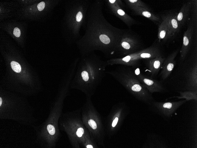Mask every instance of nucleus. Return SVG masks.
Masks as SVG:
<instances>
[{
  "instance_id": "f257e3e1",
  "label": "nucleus",
  "mask_w": 197,
  "mask_h": 148,
  "mask_svg": "<svg viewBox=\"0 0 197 148\" xmlns=\"http://www.w3.org/2000/svg\"><path fill=\"white\" fill-rule=\"evenodd\" d=\"M122 84L135 98L149 105L155 101L151 94L142 85L131 69L120 67L106 72Z\"/></svg>"
},
{
  "instance_id": "f03ea898",
  "label": "nucleus",
  "mask_w": 197,
  "mask_h": 148,
  "mask_svg": "<svg viewBox=\"0 0 197 148\" xmlns=\"http://www.w3.org/2000/svg\"><path fill=\"white\" fill-rule=\"evenodd\" d=\"M105 67L99 62L86 61L75 70L73 82L81 84L86 93L91 95L105 76Z\"/></svg>"
},
{
  "instance_id": "7ed1b4c3",
  "label": "nucleus",
  "mask_w": 197,
  "mask_h": 148,
  "mask_svg": "<svg viewBox=\"0 0 197 148\" xmlns=\"http://www.w3.org/2000/svg\"><path fill=\"white\" fill-rule=\"evenodd\" d=\"M162 55L158 46L155 45L145 50L127 56L121 59L112 60L109 62L111 64H121L134 66L136 65L139 59L153 58Z\"/></svg>"
},
{
  "instance_id": "20e7f679",
  "label": "nucleus",
  "mask_w": 197,
  "mask_h": 148,
  "mask_svg": "<svg viewBox=\"0 0 197 148\" xmlns=\"http://www.w3.org/2000/svg\"><path fill=\"white\" fill-rule=\"evenodd\" d=\"M129 110L127 105L123 102L118 103L113 106L109 121V130L111 134H115L119 130Z\"/></svg>"
},
{
  "instance_id": "39448f33",
  "label": "nucleus",
  "mask_w": 197,
  "mask_h": 148,
  "mask_svg": "<svg viewBox=\"0 0 197 148\" xmlns=\"http://www.w3.org/2000/svg\"><path fill=\"white\" fill-rule=\"evenodd\" d=\"M186 101L185 100L175 102H159L154 101L149 106L153 112L165 119H168Z\"/></svg>"
},
{
  "instance_id": "423d86ee",
  "label": "nucleus",
  "mask_w": 197,
  "mask_h": 148,
  "mask_svg": "<svg viewBox=\"0 0 197 148\" xmlns=\"http://www.w3.org/2000/svg\"><path fill=\"white\" fill-rule=\"evenodd\" d=\"M136 74L140 82L151 94L156 92L163 93L165 91L162 84L153 78L140 72Z\"/></svg>"
},
{
  "instance_id": "0eeeda50",
  "label": "nucleus",
  "mask_w": 197,
  "mask_h": 148,
  "mask_svg": "<svg viewBox=\"0 0 197 148\" xmlns=\"http://www.w3.org/2000/svg\"><path fill=\"white\" fill-rule=\"evenodd\" d=\"M176 14L168 12L161 16L162 20L165 22L168 27L171 39L179 33L181 27L176 19Z\"/></svg>"
},
{
  "instance_id": "6e6552de",
  "label": "nucleus",
  "mask_w": 197,
  "mask_h": 148,
  "mask_svg": "<svg viewBox=\"0 0 197 148\" xmlns=\"http://www.w3.org/2000/svg\"><path fill=\"white\" fill-rule=\"evenodd\" d=\"M178 51L175 50L165 58L163 63L160 75L163 80H165L170 75L175 66V58Z\"/></svg>"
},
{
  "instance_id": "1a4fd4ad",
  "label": "nucleus",
  "mask_w": 197,
  "mask_h": 148,
  "mask_svg": "<svg viewBox=\"0 0 197 148\" xmlns=\"http://www.w3.org/2000/svg\"><path fill=\"white\" fill-rule=\"evenodd\" d=\"M194 30L192 23H190L184 32L183 38L182 45L180 51V58L182 61L185 59L189 51L191 42Z\"/></svg>"
},
{
  "instance_id": "9d476101",
  "label": "nucleus",
  "mask_w": 197,
  "mask_h": 148,
  "mask_svg": "<svg viewBox=\"0 0 197 148\" xmlns=\"http://www.w3.org/2000/svg\"><path fill=\"white\" fill-rule=\"evenodd\" d=\"M165 59L161 56L148 60L147 64V70L150 77L153 78L157 74L161 69Z\"/></svg>"
},
{
  "instance_id": "9b49d317",
  "label": "nucleus",
  "mask_w": 197,
  "mask_h": 148,
  "mask_svg": "<svg viewBox=\"0 0 197 148\" xmlns=\"http://www.w3.org/2000/svg\"><path fill=\"white\" fill-rule=\"evenodd\" d=\"M192 1H189L182 6L179 12L176 14L177 21L181 27L186 22L190 14L192 4Z\"/></svg>"
},
{
  "instance_id": "f8f14e48",
  "label": "nucleus",
  "mask_w": 197,
  "mask_h": 148,
  "mask_svg": "<svg viewBox=\"0 0 197 148\" xmlns=\"http://www.w3.org/2000/svg\"><path fill=\"white\" fill-rule=\"evenodd\" d=\"M124 54L129 53L135 51L139 47V44L134 40L122 42L116 46Z\"/></svg>"
},
{
  "instance_id": "ddd939ff",
  "label": "nucleus",
  "mask_w": 197,
  "mask_h": 148,
  "mask_svg": "<svg viewBox=\"0 0 197 148\" xmlns=\"http://www.w3.org/2000/svg\"><path fill=\"white\" fill-rule=\"evenodd\" d=\"M188 84L191 90L197 91V66L195 65L191 69L188 73Z\"/></svg>"
},
{
  "instance_id": "4468645a",
  "label": "nucleus",
  "mask_w": 197,
  "mask_h": 148,
  "mask_svg": "<svg viewBox=\"0 0 197 148\" xmlns=\"http://www.w3.org/2000/svg\"><path fill=\"white\" fill-rule=\"evenodd\" d=\"M159 42L161 40L164 42L171 39L168 29L166 24L163 20L158 25L157 34Z\"/></svg>"
},
{
  "instance_id": "2eb2a0df",
  "label": "nucleus",
  "mask_w": 197,
  "mask_h": 148,
  "mask_svg": "<svg viewBox=\"0 0 197 148\" xmlns=\"http://www.w3.org/2000/svg\"><path fill=\"white\" fill-rule=\"evenodd\" d=\"M136 10H137L138 12H139L140 14L141 13L143 16L150 18L158 25L161 21L160 17L158 15L155 14L148 11H145L142 8H137Z\"/></svg>"
},
{
  "instance_id": "dca6fc26",
  "label": "nucleus",
  "mask_w": 197,
  "mask_h": 148,
  "mask_svg": "<svg viewBox=\"0 0 197 148\" xmlns=\"http://www.w3.org/2000/svg\"><path fill=\"white\" fill-rule=\"evenodd\" d=\"M197 91L190 90L184 92H180V96L178 97L177 98L185 99L186 101L191 100H197Z\"/></svg>"
},
{
  "instance_id": "f3484780",
  "label": "nucleus",
  "mask_w": 197,
  "mask_h": 148,
  "mask_svg": "<svg viewBox=\"0 0 197 148\" xmlns=\"http://www.w3.org/2000/svg\"><path fill=\"white\" fill-rule=\"evenodd\" d=\"M11 68L13 70L17 73L20 72L21 70L20 65L18 62L13 61L11 62Z\"/></svg>"
},
{
  "instance_id": "a211bd4d",
  "label": "nucleus",
  "mask_w": 197,
  "mask_h": 148,
  "mask_svg": "<svg viewBox=\"0 0 197 148\" xmlns=\"http://www.w3.org/2000/svg\"><path fill=\"white\" fill-rule=\"evenodd\" d=\"M99 39L101 42L105 45H108L110 44L111 41L110 38L105 35L102 34L100 35Z\"/></svg>"
},
{
  "instance_id": "6ab92c4d",
  "label": "nucleus",
  "mask_w": 197,
  "mask_h": 148,
  "mask_svg": "<svg viewBox=\"0 0 197 148\" xmlns=\"http://www.w3.org/2000/svg\"><path fill=\"white\" fill-rule=\"evenodd\" d=\"M88 124L91 129L93 130L97 129L98 126L96 121L93 119H89L88 121Z\"/></svg>"
},
{
  "instance_id": "aec40b11",
  "label": "nucleus",
  "mask_w": 197,
  "mask_h": 148,
  "mask_svg": "<svg viewBox=\"0 0 197 148\" xmlns=\"http://www.w3.org/2000/svg\"><path fill=\"white\" fill-rule=\"evenodd\" d=\"M47 129L49 133L51 135H54L55 133V129L53 126L51 124L48 125L47 126Z\"/></svg>"
},
{
  "instance_id": "412c9836",
  "label": "nucleus",
  "mask_w": 197,
  "mask_h": 148,
  "mask_svg": "<svg viewBox=\"0 0 197 148\" xmlns=\"http://www.w3.org/2000/svg\"><path fill=\"white\" fill-rule=\"evenodd\" d=\"M45 4L43 1H42L39 3L37 5V8L39 11L42 10L45 7Z\"/></svg>"
},
{
  "instance_id": "4be33fe9",
  "label": "nucleus",
  "mask_w": 197,
  "mask_h": 148,
  "mask_svg": "<svg viewBox=\"0 0 197 148\" xmlns=\"http://www.w3.org/2000/svg\"><path fill=\"white\" fill-rule=\"evenodd\" d=\"M13 34L17 37H19L20 35V31L17 27H15L14 30Z\"/></svg>"
},
{
  "instance_id": "5701e85b",
  "label": "nucleus",
  "mask_w": 197,
  "mask_h": 148,
  "mask_svg": "<svg viewBox=\"0 0 197 148\" xmlns=\"http://www.w3.org/2000/svg\"><path fill=\"white\" fill-rule=\"evenodd\" d=\"M84 132L83 129L82 128H80L77 130L76 132V134L78 137H81L83 134Z\"/></svg>"
},
{
  "instance_id": "b1692460",
  "label": "nucleus",
  "mask_w": 197,
  "mask_h": 148,
  "mask_svg": "<svg viewBox=\"0 0 197 148\" xmlns=\"http://www.w3.org/2000/svg\"><path fill=\"white\" fill-rule=\"evenodd\" d=\"M82 14L81 12H79L76 16V20L78 22H80L82 19Z\"/></svg>"
},
{
  "instance_id": "393cba45",
  "label": "nucleus",
  "mask_w": 197,
  "mask_h": 148,
  "mask_svg": "<svg viewBox=\"0 0 197 148\" xmlns=\"http://www.w3.org/2000/svg\"><path fill=\"white\" fill-rule=\"evenodd\" d=\"M118 13L121 15H123L125 14L124 12L121 9H118L117 11Z\"/></svg>"
},
{
  "instance_id": "a878e982",
  "label": "nucleus",
  "mask_w": 197,
  "mask_h": 148,
  "mask_svg": "<svg viewBox=\"0 0 197 148\" xmlns=\"http://www.w3.org/2000/svg\"><path fill=\"white\" fill-rule=\"evenodd\" d=\"M86 147L87 148H93V147L91 145H88L86 146Z\"/></svg>"
},
{
  "instance_id": "bb28decb",
  "label": "nucleus",
  "mask_w": 197,
  "mask_h": 148,
  "mask_svg": "<svg viewBox=\"0 0 197 148\" xmlns=\"http://www.w3.org/2000/svg\"><path fill=\"white\" fill-rule=\"evenodd\" d=\"M115 0H109V1L110 2H111V3H114L115 1Z\"/></svg>"
},
{
  "instance_id": "cd10ccee",
  "label": "nucleus",
  "mask_w": 197,
  "mask_h": 148,
  "mask_svg": "<svg viewBox=\"0 0 197 148\" xmlns=\"http://www.w3.org/2000/svg\"><path fill=\"white\" fill-rule=\"evenodd\" d=\"M2 99L1 97L0 98V106H1V104H2Z\"/></svg>"
}]
</instances>
